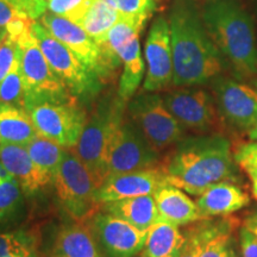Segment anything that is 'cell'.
<instances>
[{
	"mask_svg": "<svg viewBox=\"0 0 257 257\" xmlns=\"http://www.w3.org/2000/svg\"><path fill=\"white\" fill-rule=\"evenodd\" d=\"M160 167L169 185L195 197L217 182H234L238 176L230 141L217 134L185 136L161 160Z\"/></svg>",
	"mask_w": 257,
	"mask_h": 257,
	"instance_id": "obj_1",
	"label": "cell"
},
{
	"mask_svg": "<svg viewBox=\"0 0 257 257\" xmlns=\"http://www.w3.org/2000/svg\"><path fill=\"white\" fill-rule=\"evenodd\" d=\"M173 53V86L210 83L224 69V59L191 0H176L168 15Z\"/></svg>",
	"mask_w": 257,
	"mask_h": 257,
	"instance_id": "obj_2",
	"label": "cell"
},
{
	"mask_svg": "<svg viewBox=\"0 0 257 257\" xmlns=\"http://www.w3.org/2000/svg\"><path fill=\"white\" fill-rule=\"evenodd\" d=\"M200 12L224 62L239 78L257 76L255 27L239 0H208Z\"/></svg>",
	"mask_w": 257,
	"mask_h": 257,
	"instance_id": "obj_3",
	"label": "cell"
},
{
	"mask_svg": "<svg viewBox=\"0 0 257 257\" xmlns=\"http://www.w3.org/2000/svg\"><path fill=\"white\" fill-rule=\"evenodd\" d=\"M126 105L117 92L99 99L87 117L78 144L72 149L87 167L98 187L107 176L108 148L115 130L124 119Z\"/></svg>",
	"mask_w": 257,
	"mask_h": 257,
	"instance_id": "obj_4",
	"label": "cell"
},
{
	"mask_svg": "<svg viewBox=\"0 0 257 257\" xmlns=\"http://www.w3.org/2000/svg\"><path fill=\"white\" fill-rule=\"evenodd\" d=\"M31 34L56 75L62 80L73 96L81 104H89L98 98L105 83L82 63L72 50L56 40L40 21L31 24Z\"/></svg>",
	"mask_w": 257,
	"mask_h": 257,
	"instance_id": "obj_5",
	"label": "cell"
},
{
	"mask_svg": "<svg viewBox=\"0 0 257 257\" xmlns=\"http://www.w3.org/2000/svg\"><path fill=\"white\" fill-rule=\"evenodd\" d=\"M53 184L57 198L73 220L86 223L100 211L101 206L95 199L98 186L87 167L72 149L64 150Z\"/></svg>",
	"mask_w": 257,
	"mask_h": 257,
	"instance_id": "obj_6",
	"label": "cell"
},
{
	"mask_svg": "<svg viewBox=\"0 0 257 257\" xmlns=\"http://www.w3.org/2000/svg\"><path fill=\"white\" fill-rule=\"evenodd\" d=\"M126 115L160 153L186 136L185 127L168 110L159 92L142 89L136 93L127 102Z\"/></svg>",
	"mask_w": 257,
	"mask_h": 257,
	"instance_id": "obj_7",
	"label": "cell"
},
{
	"mask_svg": "<svg viewBox=\"0 0 257 257\" xmlns=\"http://www.w3.org/2000/svg\"><path fill=\"white\" fill-rule=\"evenodd\" d=\"M21 47V68L25 82V105L38 101L78 100L50 67L31 30L17 41Z\"/></svg>",
	"mask_w": 257,
	"mask_h": 257,
	"instance_id": "obj_8",
	"label": "cell"
},
{
	"mask_svg": "<svg viewBox=\"0 0 257 257\" xmlns=\"http://www.w3.org/2000/svg\"><path fill=\"white\" fill-rule=\"evenodd\" d=\"M38 135L73 149L87 121V113L79 100L38 101L25 105Z\"/></svg>",
	"mask_w": 257,
	"mask_h": 257,
	"instance_id": "obj_9",
	"label": "cell"
},
{
	"mask_svg": "<svg viewBox=\"0 0 257 257\" xmlns=\"http://www.w3.org/2000/svg\"><path fill=\"white\" fill-rule=\"evenodd\" d=\"M160 152L125 113L107 154V176L160 166Z\"/></svg>",
	"mask_w": 257,
	"mask_h": 257,
	"instance_id": "obj_10",
	"label": "cell"
},
{
	"mask_svg": "<svg viewBox=\"0 0 257 257\" xmlns=\"http://www.w3.org/2000/svg\"><path fill=\"white\" fill-rule=\"evenodd\" d=\"M38 21L56 40L72 50L85 66L95 73L102 82H108L113 78L115 70L106 59L101 47L81 27L49 11Z\"/></svg>",
	"mask_w": 257,
	"mask_h": 257,
	"instance_id": "obj_11",
	"label": "cell"
},
{
	"mask_svg": "<svg viewBox=\"0 0 257 257\" xmlns=\"http://www.w3.org/2000/svg\"><path fill=\"white\" fill-rule=\"evenodd\" d=\"M163 101L186 131L208 134L218 123V108L213 95L198 86L176 87L162 94Z\"/></svg>",
	"mask_w": 257,
	"mask_h": 257,
	"instance_id": "obj_12",
	"label": "cell"
},
{
	"mask_svg": "<svg viewBox=\"0 0 257 257\" xmlns=\"http://www.w3.org/2000/svg\"><path fill=\"white\" fill-rule=\"evenodd\" d=\"M86 224L104 257H135L146 245L148 231L107 212L98 211Z\"/></svg>",
	"mask_w": 257,
	"mask_h": 257,
	"instance_id": "obj_13",
	"label": "cell"
},
{
	"mask_svg": "<svg viewBox=\"0 0 257 257\" xmlns=\"http://www.w3.org/2000/svg\"><path fill=\"white\" fill-rule=\"evenodd\" d=\"M210 83L220 117L231 126L249 131L257 123V89L221 75Z\"/></svg>",
	"mask_w": 257,
	"mask_h": 257,
	"instance_id": "obj_14",
	"label": "cell"
},
{
	"mask_svg": "<svg viewBox=\"0 0 257 257\" xmlns=\"http://www.w3.org/2000/svg\"><path fill=\"white\" fill-rule=\"evenodd\" d=\"M146 76L143 91L161 92L173 86V53L168 18L157 16L150 25L144 46Z\"/></svg>",
	"mask_w": 257,
	"mask_h": 257,
	"instance_id": "obj_15",
	"label": "cell"
},
{
	"mask_svg": "<svg viewBox=\"0 0 257 257\" xmlns=\"http://www.w3.org/2000/svg\"><path fill=\"white\" fill-rule=\"evenodd\" d=\"M167 184L166 175L160 166L108 175L96 188L95 199L101 206L106 202L125 198L154 195L157 189Z\"/></svg>",
	"mask_w": 257,
	"mask_h": 257,
	"instance_id": "obj_16",
	"label": "cell"
},
{
	"mask_svg": "<svg viewBox=\"0 0 257 257\" xmlns=\"http://www.w3.org/2000/svg\"><path fill=\"white\" fill-rule=\"evenodd\" d=\"M249 194L233 181H220L212 185L198 197L197 202L204 219L227 217L248 206Z\"/></svg>",
	"mask_w": 257,
	"mask_h": 257,
	"instance_id": "obj_17",
	"label": "cell"
},
{
	"mask_svg": "<svg viewBox=\"0 0 257 257\" xmlns=\"http://www.w3.org/2000/svg\"><path fill=\"white\" fill-rule=\"evenodd\" d=\"M0 162L14 176L24 194H34L38 189L50 184L34 163L25 146L3 142L0 144Z\"/></svg>",
	"mask_w": 257,
	"mask_h": 257,
	"instance_id": "obj_18",
	"label": "cell"
},
{
	"mask_svg": "<svg viewBox=\"0 0 257 257\" xmlns=\"http://www.w3.org/2000/svg\"><path fill=\"white\" fill-rule=\"evenodd\" d=\"M154 199L159 210L160 220L168 221L179 227L204 220L197 202L176 186L169 184L162 186L154 193Z\"/></svg>",
	"mask_w": 257,
	"mask_h": 257,
	"instance_id": "obj_19",
	"label": "cell"
},
{
	"mask_svg": "<svg viewBox=\"0 0 257 257\" xmlns=\"http://www.w3.org/2000/svg\"><path fill=\"white\" fill-rule=\"evenodd\" d=\"M118 57L121 63V73L117 95L127 104L137 93L146 76L147 66L141 48V35L126 42L118 51Z\"/></svg>",
	"mask_w": 257,
	"mask_h": 257,
	"instance_id": "obj_20",
	"label": "cell"
},
{
	"mask_svg": "<svg viewBox=\"0 0 257 257\" xmlns=\"http://www.w3.org/2000/svg\"><path fill=\"white\" fill-rule=\"evenodd\" d=\"M100 210L127 221L142 231H149L150 227L160 220L154 195H140L106 202L101 205Z\"/></svg>",
	"mask_w": 257,
	"mask_h": 257,
	"instance_id": "obj_21",
	"label": "cell"
},
{
	"mask_svg": "<svg viewBox=\"0 0 257 257\" xmlns=\"http://www.w3.org/2000/svg\"><path fill=\"white\" fill-rule=\"evenodd\" d=\"M56 257H104L86 223L64 225L54 243Z\"/></svg>",
	"mask_w": 257,
	"mask_h": 257,
	"instance_id": "obj_22",
	"label": "cell"
},
{
	"mask_svg": "<svg viewBox=\"0 0 257 257\" xmlns=\"http://www.w3.org/2000/svg\"><path fill=\"white\" fill-rule=\"evenodd\" d=\"M121 17L107 0H91L74 23L81 27L101 47L108 31Z\"/></svg>",
	"mask_w": 257,
	"mask_h": 257,
	"instance_id": "obj_23",
	"label": "cell"
},
{
	"mask_svg": "<svg viewBox=\"0 0 257 257\" xmlns=\"http://www.w3.org/2000/svg\"><path fill=\"white\" fill-rule=\"evenodd\" d=\"M37 135L34 121L25 108L0 102V136L3 142L27 146Z\"/></svg>",
	"mask_w": 257,
	"mask_h": 257,
	"instance_id": "obj_24",
	"label": "cell"
},
{
	"mask_svg": "<svg viewBox=\"0 0 257 257\" xmlns=\"http://www.w3.org/2000/svg\"><path fill=\"white\" fill-rule=\"evenodd\" d=\"M186 236L179 226L168 221L159 220L148 231L146 245L141 257H166L182 248Z\"/></svg>",
	"mask_w": 257,
	"mask_h": 257,
	"instance_id": "obj_25",
	"label": "cell"
},
{
	"mask_svg": "<svg viewBox=\"0 0 257 257\" xmlns=\"http://www.w3.org/2000/svg\"><path fill=\"white\" fill-rule=\"evenodd\" d=\"M149 19V17H121L108 31L101 49L115 72L121 67L118 51L131 38L141 35Z\"/></svg>",
	"mask_w": 257,
	"mask_h": 257,
	"instance_id": "obj_26",
	"label": "cell"
},
{
	"mask_svg": "<svg viewBox=\"0 0 257 257\" xmlns=\"http://www.w3.org/2000/svg\"><path fill=\"white\" fill-rule=\"evenodd\" d=\"M25 148L42 174L53 182L63 159L66 148L41 135H37Z\"/></svg>",
	"mask_w": 257,
	"mask_h": 257,
	"instance_id": "obj_27",
	"label": "cell"
},
{
	"mask_svg": "<svg viewBox=\"0 0 257 257\" xmlns=\"http://www.w3.org/2000/svg\"><path fill=\"white\" fill-rule=\"evenodd\" d=\"M233 221V219H223L217 232L205 243L200 257H238L232 237Z\"/></svg>",
	"mask_w": 257,
	"mask_h": 257,
	"instance_id": "obj_28",
	"label": "cell"
},
{
	"mask_svg": "<svg viewBox=\"0 0 257 257\" xmlns=\"http://www.w3.org/2000/svg\"><path fill=\"white\" fill-rule=\"evenodd\" d=\"M221 221H213L212 219H204L198 221L197 225L192 226L185 232L186 240L182 246L180 257H200L201 250L207 239L217 232Z\"/></svg>",
	"mask_w": 257,
	"mask_h": 257,
	"instance_id": "obj_29",
	"label": "cell"
},
{
	"mask_svg": "<svg viewBox=\"0 0 257 257\" xmlns=\"http://www.w3.org/2000/svg\"><path fill=\"white\" fill-rule=\"evenodd\" d=\"M25 82L21 68V59L8 76L0 82V102L25 108Z\"/></svg>",
	"mask_w": 257,
	"mask_h": 257,
	"instance_id": "obj_30",
	"label": "cell"
},
{
	"mask_svg": "<svg viewBox=\"0 0 257 257\" xmlns=\"http://www.w3.org/2000/svg\"><path fill=\"white\" fill-rule=\"evenodd\" d=\"M0 257H35V239L24 231L0 233Z\"/></svg>",
	"mask_w": 257,
	"mask_h": 257,
	"instance_id": "obj_31",
	"label": "cell"
},
{
	"mask_svg": "<svg viewBox=\"0 0 257 257\" xmlns=\"http://www.w3.org/2000/svg\"><path fill=\"white\" fill-rule=\"evenodd\" d=\"M23 189L15 179L0 182V221L14 217L23 205Z\"/></svg>",
	"mask_w": 257,
	"mask_h": 257,
	"instance_id": "obj_32",
	"label": "cell"
},
{
	"mask_svg": "<svg viewBox=\"0 0 257 257\" xmlns=\"http://www.w3.org/2000/svg\"><path fill=\"white\" fill-rule=\"evenodd\" d=\"M123 17H149L155 11L159 0H107Z\"/></svg>",
	"mask_w": 257,
	"mask_h": 257,
	"instance_id": "obj_33",
	"label": "cell"
},
{
	"mask_svg": "<svg viewBox=\"0 0 257 257\" xmlns=\"http://www.w3.org/2000/svg\"><path fill=\"white\" fill-rule=\"evenodd\" d=\"M21 54L19 44L8 35L0 46V82L8 76L15 64L18 62Z\"/></svg>",
	"mask_w": 257,
	"mask_h": 257,
	"instance_id": "obj_34",
	"label": "cell"
},
{
	"mask_svg": "<svg viewBox=\"0 0 257 257\" xmlns=\"http://www.w3.org/2000/svg\"><path fill=\"white\" fill-rule=\"evenodd\" d=\"M89 2L91 0H47V5L51 14L75 22Z\"/></svg>",
	"mask_w": 257,
	"mask_h": 257,
	"instance_id": "obj_35",
	"label": "cell"
},
{
	"mask_svg": "<svg viewBox=\"0 0 257 257\" xmlns=\"http://www.w3.org/2000/svg\"><path fill=\"white\" fill-rule=\"evenodd\" d=\"M233 157L236 165L244 173L257 172V141L244 142L239 144L233 152Z\"/></svg>",
	"mask_w": 257,
	"mask_h": 257,
	"instance_id": "obj_36",
	"label": "cell"
},
{
	"mask_svg": "<svg viewBox=\"0 0 257 257\" xmlns=\"http://www.w3.org/2000/svg\"><path fill=\"white\" fill-rule=\"evenodd\" d=\"M19 19H31L16 0H0V28L6 29Z\"/></svg>",
	"mask_w": 257,
	"mask_h": 257,
	"instance_id": "obj_37",
	"label": "cell"
},
{
	"mask_svg": "<svg viewBox=\"0 0 257 257\" xmlns=\"http://www.w3.org/2000/svg\"><path fill=\"white\" fill-rule=\"evenodd\" d=\"M239 248L242 257H257V234L245 226L239 229Z\"/></svg>",
	"mask_w": 257,
	"mask_h": 257,
	"instance_id": "obj_38",
	"label": "cell"
},
{
	"mask_svg": "<svg viewBox=\"0 0 257 257\" xmlns=\"http://www.w3.org/2000/svg\"><path fill=\"white\" fill-rule=\"evenodd\" d=\"M16 2L34 21H38L48 11L47 0H16Z\"/></svg>",
	"mask_w": 257,
	"mask_h": 257,
	"instance_id": "obj_39",
	"label": "cell"
},
{
	"mask_svg": "<svg viewBox=\"0 0 257 257\" xmlns=\"http://www.w3.org/2000/svg\"><path fill=\"white\" fill-rule=\"evenodd\" d=\"M243 226H245L246 229H249L251 232L257 234V212L250 214V216L245 218V220H244L243 223Z\"/></svg>",
	"mask_w": 257,
	"mask_h": 257,
	"instance_id": "obj_40",
	"label": "cell"
},
{
	"mask_svg": "<svg viewBox=\"0 0 257 257\" xmlns=\"http://www.w3.org/2000/svg\"><path fill=\"white\" fill-rule=\"evenodd\" d=\"M246 175H248L250 180V187H251L252 197L257 200V172L246 173Z\"/></svg>",
	"mask_w": 257,
	"mask_h": 257,
	"instance_id": "obj_41",
	"label": "cell"
},
{
	"mask_svg": "<svg viewBox=\"0 0 257 257\" xmlns=\"http://www.w3.org/2000/svg\"><path fill=\"white\" fill-rule=\"evenodd\" d=\"M12 179H14V176L10 174L9 170L5 168L2 162H0V182L8 181V180H12Z\"/></svg>",
	"mask_w": 257,
	"mask_h": 257,
	"instance_id": "obj_42",
	"label": "cell"
},
{
	"mask_svg": "<svg viewBox=\"0 0 257 257\" xmlns=\"http://www.w3.org/2000/svg\"><path fill=\"white\" fill-rule=\"evenodd\" d=\"M248 137L251 141H257V123L248 131Z\"/></svg>",
	"mask_w": 257,
	"mask_h": 257,
	"instance_id": "obj_43",
	"label": "cell"
},
{
	"mask_svg": "<svg viewBox=\"0 0 257 257\" xmlns=\"http://www.w3.org/2000/svg\"><path fill=\"white\" fill-rule=\"evenodd\" d=\"M6 36H8V31H6V29L0 28V46H2V43L4 42Z\"/></svg>",
	"mask_w": 257,
	"mask_h": 257,
	"instance_id": "obj_44",
	"label": "cell"
},
{
	"mask_svg": "<svg viewBox=\"0 0 257 257\" xmlns=\"http://www.w3.org/2000/svg\"><path fill=\"white\" fill-rule=\"evenodd\" d=\"M181 250H182V248H180V249L176 250V251H174L173 253H170V255L166 256V257H180V253H181Z\"/></svg>",
	"mask_w": 257,
	"mask_h": 257,
	"instance_id": "obj_45",
	"label": "cell"
},
{
	"mask_svg": "<svg viewBox=\"0 0 257 257\" xmlns=\"http://www.w3.org/2000/svg\"><path fill=\"white\" fill-rule=\"evenodd\" d=\"M253 86H255V88L257 89V79L253 80Z\"/></svg>",
	"mask_w": 257,
	"mask_h": 257,
	"instance_id": "obj_46",
	"label": "cell"
},
{
	"mask_svg": "<svg viewBox=\"0 0 257 257\" xmlns=\"http://www.w3.org/2000/svg\"><path fill=\"white\" fill-rule=\"evenodd\" d=\"M3 143V140H2V136H0V144Z\"/></svg>",
	"mask_w": 257,
	"mask_h": 257,
	"instance_id": "obj_47",
	"label": "cell"
}]
</instances>
